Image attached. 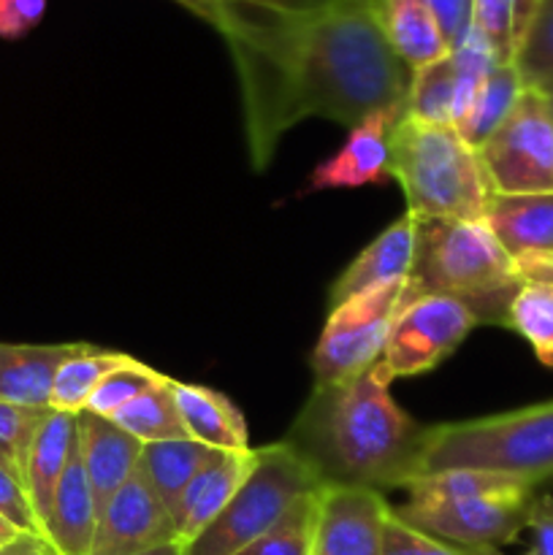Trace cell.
<instances>
[{"label": "cell", "instance_id": "1", "mask_svg": "<svg viewBox=\"0 0 553 555\" xmlns=\"http://www.w3.org/2000/svg\"><path fill=\"white\" fill-rule=\"evenodd\" d=\"M226 41L255 171L269 166L282 135L301 119L356 128L369 114H404L412 70L385 38L380 0H339L301 20L239 11Z\"/></svg>", "mask_w": 553, "mask_h": 555}, {"label": "cell", "instance_id": "2", "mask_svg": "<svg viewBox=\"0 0 553 555\" xmlns=\"http://www.w3.org/2000/svg\"><path fill=\"white\" fill-rule=\"evenodd\" d=\"M423 431L390 399L374 372L336 385H314L285 442L318 475L320 486L385 491L417 477Z\"/></svg>", "mask_w": 553, "mask_h": 555}, {"label": "cell", "instance_id": "3", "mask_svg": "<svg viewBox=\"0 0 553 555\" xmlns=\"http://www.w3.org/2000/svg\"><path fill=\"white\" fill-rule=\"evenodd\" d=\"M407 282L417 298H459L480 325H507L510 304L526 280L486 220L434 217L417 220L415 260Z\"/></svg>", "mask_w": 553, "mask_h": 555}, {"label": "cell", "instance_id": "4", "mask_svg": "<svg viewBox=\"0 0 553 555\" xmlns=\"http://www.w3.org/2000/svg\"><path fill=\"white\" fill-rule=\"evenodd\" d=\"M410 502L394 509L399 520L437 540L499 551L529 526L535 486L491 472L453 469L417 477Z\"/></svg>", "mask_w": 553, "mask_h": 555}, {"label": "cell", "instance_id": "5", "mask_svg": "<svg viewBox=\"0 0 553 555\" xmlns=\"http://www.w3.org/2000/svg\"><path fill=\"white\" fill-rule=\"evenodd\" d=\"M390 177L401 184L415 220H486L491 182L480 152L455 128L401 114L390 128Z\"/></svg>", "mask_w": 553, "mask_h": 555}, {"label": "cell", "instance_id": "6", "mask_svg": "<svg viewBox=\"0 0 553 555\" xmlns=\"http://www.w3.org/2000/svg\"><path fill=\"white\" fill-rule=\"evenodd\" d=\"M453 469L491 472L535 488L537 482L553 480V401L428 426L423 431L417 477Z\"/></svg>", "mask_w": 553, "mask_h": 555}, {"label": "cell", "instance_id": "7", "mask_svg": "<svg viewBox=\"0 0 553 555\" xmlns=\"http://www.w3.org/2000/svg\"><path fill=\"white\" fill-rule=\"evenodd\" d=\"M320 488L312 466L301 459L296 448L282 439L276 444L255 450L253 469L236 488L222 513L182 545V555H236L271 526L301 496Z\"/></svg>", "mask_w": 553, "mask_h": 555}, {"label": "cell", "instance_id": "8", "mask_svg": "<svg viewBox=\"0 0 553 555\" xmlns=\"http://www.w3.org/2000/svg\"><path fill=\"white\" fill-rule=\"evenodd\" d=\"M415 298L410 282L396 280L331 309L312 350L314 385H336L372 372L396 318Z\"/></svg>", "mask_w": 553, "mask_h": 555}, {"label": "cell", "instance_id": "9", "mask_svg": "<svg viewBox=\"0 0 553 555\" xmlns=\"http://www.w3.org/2000/svg\"><path fill=\"white\" fill-rule=\"evenodd\" d=\"M477 152L493 193H551L553 112L545 92L524 87L507 119Z\"/></svg>", "mask_w": 553, "mask_h": 555}, {"label": "cell", "instance_id": "10", "mask_svg": "<svg viewBox=\"0 0 553 555\" xmlns=\"http://www.w3.org/2000/svg\"><path fill=\"white\" fill-rule=\"evenodd\" d=\"M480 325L464 301L450 296H421L401 309L388 345L374 363V377L388 385L399 377L432 372Z\"/></svg>", "mask_w": 553, "mask_h": 555}, {"label": "cell", "instance_id": "11", "mask_svg": "<svg viewBox=\"0 0 553 555\" xmlns=\"http://www.w3.org/2000/svg\"><path fill=\"white\" fill-rule=\"evenodd\" d=\"M390 509L374 488L320 486L309 555H383Z\"/></svg>", "mask_w": 553, "mask_h": 555}, {"label": "cell", "instance_id": "12", "mask_svg": "<svg viewBox=\"0 0 553 555\" xmlns=\"http://www.w3.org/2000/svg\"><path fill=\"white\" fill-rule=\"evenodd\" d=\"M171 542H179L177 526L139 461L128 482L98 515L92 555H139Z\"/></svg>", "mask_w": 553, "mask_h": 555}, {"label": "cell", "instance_id": "13", "mask_svg": "<svg viewBox=\"0 0 553 555\" xmlns=\"http://www.w3.org/2000/svg\"><path fill=\"white\" fill-rule=\"evenodd\" d=\"M401 114L377 112L350 128L336 155L314 166L309 173L307 193L320 190H350L363 184H383L390 177V128Z\"/></svg>", "mask_w": 553, "mask_h": 555}, {"label": "cell", "instance_id": "14", "mask_svg": "<svg viewBox=\"0 0 553 555\" xmlns=\"http://www.w3.org/2000/svg\"><path fill=\"white\" fill-rule=\"evenodd\" d=\"M76 434H79L87 480H90L98 515H101L108 499L128 482V477L139 466L144 442L119 428L112 417L95 415L90 410L76 412Z\"/></svg>", "mask_w": 553, "mask_h": 555}, {"label": "cell", "instance_id": "15", "mask_svg": "<svg viewBox=\"0 0 553 555\" xmlns=\"http://www.w3.org/2000/svg\"><path fill=\"white\" fill-rule=\"evenodd\" d=\"M415 244H417V220L404 211L394 225L385 228L366 249L358 253V258L336 276L329 293V307H342L350 298L361 296V293L374 291L388 282L407 280L415 260Z\"/></svg>", "mask_w": 553, "mask_h": 555}, {"label": "cell", "instance_id": "16", "mask_svg": "<svg viewBox=\"0 0 553 555\" xmlns=\"http://www.w3.org/2000/svg\"><path fill=\"white\" fill-rule=\"evenodd\" d=\"M98 529V507L87 480L85 461H81L79 434L74 437L68 466L63 472L57 491H54L52 509L43 524V542L54 555H92Z\"/></svg>", "mask_w": 553, "mask_h": 555}, {"label": "cell", "instance_id": "17", "mask_svg": "<svg viewBox=\"0 0 553 555\" xmlns=\"http://www.w3.org/2000/svg\"><path fill=\"white\" fill-rule=\"evenodd\" d=\"M253 461L255 450L249 448L220 450L217 459L209 461L195 475V480L184 488V493L179 496L177 507L171 513L173 526H177L179 545H188L193 537H198L222 513L228 499L236 493V488L242 486L247 472L253 469Z\"/></svg>", "mask_w": 553, "mask_h": 555}, {"label": "cell", "instance_id": "18", "mask_svg": "<svg viewBox=\"0 0 553 555\" xmlns=\"http://www.w3.org/2000/svg\"><path fill=\"white\" fill-rule=\"evenodd\" d=\"M85 347V341H68V345H3L0 341V401L27 406V410H49L54 374Z\"/></svg>", "mask_w": 553, "mask_h": 555}, {"label": "cell", "instance_id": "19", "mask_svg": "<svg viewBox=\"0 0 553 555\" xmlns=\"http://www.w3.org/2000/svg\"><path fill=\"white\" fill-rule=\"evenodd\" d=\"M74 437L76 415L49 410L43 423L38 426L36 439H33L30 444V455H27L22 486H25L27 502H30L33 515H36L38 534L43 531L49 509H52L54 491H57L65 466H68Z\"/></svg>", "mask_w": 553, "mask_h": 555}, {"label": "cell", "instance_id": "20", "mask_svg": "<svg viewBox=\"0 0 553 555\" xmlns=\"http://www.w3.org/2000/svg\"><path fill=\"white\" fill-rule=\"evenodd\" d=\"M486 222L513 258L524 253H553V190L551 193H493Z\"/></svg>", "mask_w": 553, "mask_h": 555}, {"label": "cell", "instance_id": "21", "mask_svg": "<svg viewBox=\"0 0 553 555\" xmlns=\"http://www.w3.org/2000/svg\"><path fill=\"white\" fill-rule=\"evenodd\" d=\"M173 399L188 437L215 450H247V423L226 393L173 379Z\"/></svg>", "mask_w": 553, "mask_h": 555}, {"label": "cell", "instance_id": "22", "mask_svg": "<svg viewBox=\"0 0 553 555\" xmlns=\"http://www.w3.org/2000/svg\"><path fill=\"white\" fill-rule=\"evenodd\" d=\"M380 20L390 49L410 70L450 54L428 0H380Z\"/></svg>", "mask_w": 553, "mask_h": 555}, {"label": "cell", "instance_id": "23", "mask_svg": "<svg viewBox=\"0 0 553 555\" xmlns=\"http://www.w3.org/2000/svg\"><path fill=\"white\" fill-rule=\"evenodd\" d=\"M217 453L220 450L206 448V444L195 442V439H168V442L144 444L141 466L146 469V477H150L152 488H155L157 496L168 507V513H173L184 488L195 480V475L209 461L217 459Z\"/></svg>", "mask_w": 553, "mask_h": 555}, {"label": "cell", "instance_id": "24", "mask_svg": "<svg viewBox=\"0 0 553 555\" xmlns=\"http://www.w3.org/2000/svg\"><path fill=\"white\" fill-rule=\"evenodd\" d=\"M535 11L537 0H472V25L486 38L499 65H515Z\"/></svg>", "mask_w": 553, "mask_h": 555}, {"label": "cell", "instance_id": "25", "mask_svg": "<svg viewBox=\"0 0 553 555\" xmlns=\"http://www.w3.org/2000/svg\"><path fill=\"white\" fill-rule=\"evenodd\" d=\"M130 356L125 352L101 350L95 345H87L79 356L68 358L54 374L52 393H49V410L54 412H68L76 415L87 406L90 396L101 385V379L117 366H123Z\"/></svg>", "mask_w": 553, "mask_h": 555}, {"label": "cell", "instance_id": "26", "mask_svg": "<svg viewBox=\"0 0 553 555\" xmlns=\"http://www.w3.org/2000/svg\"><path fill=\"white\" fill-rule=\"evenodd\" d=\"M119 428L133 434L141 442H168V439H190L188 428H184L182 415L177 410V399H173V379H160L155 388L141 393L139 399L130 401L128 406L112 417Z\"/></svg>", "mask_w": 553, "mask_h": 555}, {"label": "cell", "instance_id": "27", "mask_svg": "<svg viewBox=\"0 0 553 555\" xmlns=\"http://www.w3.org/2000/svg\"><path fill=\"white\" fill-rule=\"evenodd\" d=\"M524 87L526 85L515 65H497V68L488 74L486 85H483L480 95H477L475 101V108H472L466 122L459 128L461 139L470 146H475V150H480V146L491 139L493 130H497L499 125L507 119V114L513 112Z\"/></svg>", "mask_w": 553, "mask_h": 555}, {"label": "cell", "instance_id": "28", "mask_svg": "<svg viewBox=\"0 0 553 555\" xmlns=\"http://www.w3.org/2000/svg\"><path fill=\"white\" fill-rule=\"evenodd\" d=\"M453 90L455 65L453 57H442L432 65L412 70L404 98V114L412 119L453 128Z\"/></svg>", "mask_w": 553, "mask_h": 555}, {"label": "cell", "instance_id": "29", "mask_svg": "<svg viewBox=\"0 0 553 555\" xmlns=\"http://www.w3.org/2000/svg\"><path fill=\"white\" fill-rule=\"evenodd\" d=\"M507 328L524 336L542 366L553 369V282H524L510 304Z\"/></svg>", "mask_w": 553, "mask_h": 555}, {"label": "cell", "instance_id": "30", "mask_svg": "<svg viewBox=\"0 0 553 555\" xmlns=\"http://www.w3.org/2000/svg\"><path fill=\"white\" fill-rule=\"evenodd\" d=\"M318 491L298 499L282 515L280 524L271 526L263 537H258L253 545H247L236 555H309V547H312L314 509H318Z\"/></svg>", "mask_w": 553, "mask_h": 555}, {"label": "cell", "instance_id": "31", "mask_svg": "<svg viewBox=\"0 0 553 555\" xmlns=\"http://www.w3.org/2000/svg\"><path fill=\"white\" fill-rule=\"evenodd\" d=\"M160 379H166V374L155 372L146 363L128 358L123 366H117L114 372H108L101 379V385L95 388V393L90 396L85 410L95 412V415L114 417L123 406H128L130 401L139 399L141 393H146L150 388H155Z\"/></svg>", "mask_w": 553, "mask_h": 555}, {"label": "cell", "instance_id": "32", "mask_svg": "<svg viewBox=\"0 0 553 555\" xmlns=\"http://www.w3.org/2000/svg\"><path fill=\"white\" fill-rule=\"evenodd\" d=\"M47 412L49 410H27V406L0 401V469L11 472L20 480L25 477L30 444Z\"/></svg>", "mask_w": 553, "mask_h": 555}, {"label": "cell", "instance_id": "33", "mask_svg": "<svg viewBox=\"0 0 553 555\" xmlns=\"http://www.w3.org/2000/svg\"><path fill=\"white\" fill-rule=\"evenodd\" d=\"M515 68L526 87H542L553 79V0H537L535 20Z\"/></svg>", "mask_w": 553, "mask_h": 555}, {"label": "cell", "instance_id": "34", "mask_svg": "<svg viewBox=\"0 0 553 555\" xmlns=\"http://www.w3.org/2000/svg\"><path fill=\"white\" fill-rule=\"evenodd\" d=\"M383 555H499L488 547H466L455 542L437 540L432 534L412 529L404 520H399L390 509V518L385 524V547Z\"/></svg>", "mask_w": 553, "mask_h": 555}, {"label": "cell", "instance_id": "35", "mask_svg": "<svg viewBox=\"0 0 553 555\" xmlns=\"http://www.w3.org/2000/svg\"><path fill=\"white\" fill-rule=\"evenodd\" d=\"M0 515L11 526H16L22 534H38L36 515H33L30 502H27L25 486H22L20 477H14L5 469H0Z\"/></svg>", "mask_w": 553, "mask_h": 555}, {"label": "cell", "instance_id": "36", "mask_svg": "<svg viewBox=\"0 0 553 555\" xmlns=\"http://www.w3.org/2000/svg\"><path fill=\"white\" fill-rule=\"evenodd\" d=\"M428 9L437 20L445 43L453 52L472 30V0H428Z\"/></svg>", "mask_w": 553, "mask_h": 555}, {"label": "cell", "instance_id": "37", "mask_svg": "<svg viewBox=\"0 0 553 555\" xmlns=\"http://www.w3.org/2000/svg\"><path fill=\"white\" fill-rule=\"evenodd\" d=\"M47 0H0V38H25L43 20Z\"/></svg>", "mask_w": 553, "mask_h": 555}, {"label": "cell", "instance_id": "38", "mask_svg": "<svg viewBox=\"0 0 553 555\" xmlns=\"http://www.w3.org/2000/svg\"><path fill=\"white\" fill-rule=\"evenodd\" d=\"M236 11L244 14H269L282 16V20H301V16L320 14V11L331 9L339 0H226Z\"/></svg>", "mask_w": 553, "mask_h": 555}, {"label": "cell", "instance_id": "39", "mask_svg": "<svg viewBox=\"0 0 553 555\" xmlns=\"http://www.w3.org/2000/svg\"><path fill=\"white\" fill-rule=\"evenodd\" d=\"M531 545L524 555H553V496H535L529 513Z\"/></svg>", "mask_w": 553, "mask_h": 555}, {"label": "cell", "instance_id": "40", "mask_svg": "<svg viewBox=\"0 0 553 555\" xmlns=\"http://www.w3.org/2000/svg\"><path fill=\"white\" fill-rule=\"evenodd\" d=\"M177 3H182L195 16H201L211 27H217L222 33V38L239 25V11L233 5H228L226 0H177Z\"/></svg>", "mask_w": 553, "mask_h": 555}, {"label": "cell", "instance_id": "41", "mask_svg": "<svg viewBox=\"0 0 553 555\" xmlns=\"http://www.w3.org/2000/svg\"><path fill=\"white\" fill-rule=\"evenodd\" d=\"M515 266L526 282H553V253H524Z\"/></svg>", "mask_w": 553, "mask_h": 555}, {"label": "cell", "instance_id": "42", "mask_svg": "<svg viewBox=\"0 0 553 555\" xmlns=\"http://www.w3.org/2000/svg\"><path fill=\"white\" fill-rule=\"evenodd\" d=\"M9 555H54V551L43 542V537L22 534L20 540L9 545Z\"/></svg>", "mask_w": 553, "mask_h": 555}, {"label": "cell", "instance_id": "43", "mask_svg": "<svg viewBox=\"0 0 553 555\" xmlns=\"http://www.w3.org/2000/svg\"><path fill=\"white\" fill-rule=\"evenodd\" d=\"M22 537V531L16 529V526H11L9 520L3 518V515H0V547H5V545H11V542H16Z\"/></svg>", "mask_w": 553, "mask_h": 555}, {"label": "cell", "instance_id": "44", "mask_svg": "<svg viewBox=\"0 0 553 555\" xmlns=\"http://www.w3.org/2000/svg\"><path fill=\"white\" fill-rule=\"evenodd\" d=\"M139 555H182V545H179V542H171V545L155 547V551H146V553H139Z\"/></svg>", "mask_w": 553, "mask_h": 555}, {"label": "cell", "instance_id": "45", "mask_svg": "<svg viewBox=\"0 0 553 555\" xmlns=\"http://www.w3.org/2000/svg\"><path fill=\"white\" fill-rule=\"evenodd\" d=\"M542 92H545V98H548V103H551V112H553V79L551 81H545V85L540 87Z\"/></svg>", "mask_w": 553, "mask_h": 555}, {"label": "cell", "instance_id": "46", "mask_svg": "<svg viewBox=\"0 0 553 555\" xmlns=\"http://www.w3.org/2000/svg\"><path fill=\"white\" fill-rule=\"evenodd\" d=\"M0 555H9V545H5V547H0Z\"/></svg>", "mask_w": 553, "mask_h": 555}]
</instances>
